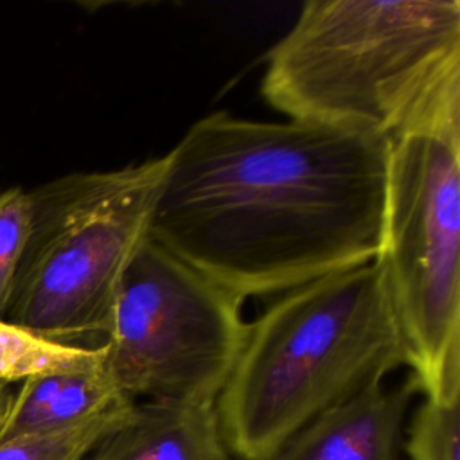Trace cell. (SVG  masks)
<instances>
[{"label": "cell", "mask_w": 460, "mask_h": 460, "mask_svg": "<svg viewBox=\"0 0 460 460\" xmlns=\"http://www.w3.org/2000/svg\"><path fill=\"white\" fill-rule=\"evenodd\" d=\"M135 404L111 410L63 431L2 440L0 460H83L88 451L128 420Z\"/></svg>", "instance_id": "8fae6325"}, {"label": "cell", "mask_w": 460, "mask_h": 460, "mask_svg": "<svg viewBox=\"0 0 460 460\" xmlns=\"http://www.w3.org/2000/svg\"><path fill=\"white\" fill-rule=\"evenodd\" d=\"M241 305L147 235L115 295L106 370L133 401L216 404L244 343Z\"/></svg>", "instance_id": "8992f818"}, {"label": "cell", "mask_w": 460, "mask_h": 460, "mask_svg": "<svg viewBox=\"0 0 460 460\" xmlns=\"http://www.w3.org/2000/svg\"><path fill=\"white\" fill-rule=\"evenodd\" d=\"M133 402L115 385L104 359L86 368L34 376L13 395L0 424V442L63 431Z\"/></svg>", "instance_id": "9c48e42d"}, {"label": "cell", "mask_w": 460, "mask_h": 460, "mask_svg": "<svg viewBox=\"0 0 460 460\" xmlns=\"http://www.w3.org/2000/svg\"><path fill=\"white\" fill-rule=\"evenodd\" d=\"M460 124L390 140L379 253L426 397L460 394Z\"/></svg>", "instance_id": "5b68a950"}, {"label": "cell", "mask_w": 460, "mask_h": 460, "mask_svg": "<svg viewBox=\"0 0 460 460\" xmlns=\"http://www.w3.org/2000/svg\"><path fill=\"white\" fill-rule=\"evenodd\" d=\"M264 61L289 120L385 140L460 124L456 0H311Z\"/></svg>", "instance_id": "7a4b0ae2"}, {"label": "cell", "mask_w": 460, "mask_h": 460, "mask_svg": "<svg viewBox=\"0 0 460 460\" xmlns=\"http://www.w3.org/2000/svg\"><path fill=\"white\" fill-rule=\"evenodd\" d=\"M31 226V196L22 187L0 190V318L7 309Z\"/></svg>", "instance_id": "4fadbf2b"}, {"label": "cell", "mask_w": 460, "mask_h": 460, "mask_svg": "<svg viewBox=\"0 0 460 460\" xmlns=\"http://www.w3.org/2000/svg\"><path fill=\"white\" fill-rule=\"evenodd\" d=\"M390 140L214 111L165 155L149 237L239 300L372 262Z\"/></svg>", "instance_id": "6da1fadb"}, {"label": "cell", "mask_w": 460, "mask_h": 460, "mask_svg": "<svg viewBox=\"0 0 460 460\" xmlns=\"http://www.w3.org/2000/svg\"><path fill=\"white\" fill-rule=\"evenodd\" d=\"M165 155L31 190V226L2 320L65 345L106 341L120 279L149 235Z\"/></svg>", "instance_id": "277c9868"}, {"label": "cell", "mask_w": 460, "mask_h": 460, "mask_svg": "<svg viewBox=\"0 0 460 460\" xmlns=\"http://www.w3.org/2000/svg\"><path fill=\"white\" fill-rule=\"evenodd\" d=\"M104 359V347L58 343L0 318V385L34 376L86 368Z\"/></svg>", "instance_id": "30bf717a"}, {"label": "cell", "mask_w": 460, "mask_h": 460, "mask_svg": "<svg viewBox=\"0 0 460 460\" xmlns=\"http://www.w3.org/2000/svg\"><path fill=\"white\" fill-rule=\"evenodd\" d=\"M411 460H460V394L426 397L406 440Z\"/></svg>", "instance_id": "7c38bea8"}, {"label": "cell", "mask_w": 460, "mask_h": 460, "mask_svg": "<svg viewBox=\"0 0 460 460\" xmlns=\"http://www.w3.org/2000/svg\"><path fill=\"white\" fill-rule=\"evenodd\" d=\"M415 392L411 377L397 388L370 385L314 417L268 460H397Z\"/></svg>", "instance_id": "52a82bcc"}, {"label": "cell", "mask_w": 460, "mask_h": 460, "mask_svg": "<svg viewBox=\"0 0 460 460\" xmlns=\"http://www.w3.org/2000/svg\"><path fill=\"white\" fill-rule=\"evenodd\" d=\"M402 365L376 261L280 293L248 323L216 399L225 446L239 460H268L314 417Z\"/></svg>", "instance_id": "3957f363"}, {"label": "cell", "mask_w": 460, "mask_h": 460, "mask_svg": "<svg viewBox=\"0 0 460 460\" xmlns=\"http://www.w3.org/2000/svg\"><path fill=\"white\" fill-rule=\"evenodd\" d=\"M92 460H228L216 404L146 401Z\"/></svg>", "instance_id": "ba28073f"}, {"label": "cell", "mask_w": 460, "mask_h": 460, "mask_svg": "<svg viewBox=\"0 0 460 460\" xmlns=\"http://www.w3.org/2000/svg\"><path fill=\"white\" fill-rule=\"evenodd\" d=\"M11 401H13V394L9 392L7 385H0V424L11 406Z\"/></svg>", "instance_id": "5bb4252c"}]
</instances>
